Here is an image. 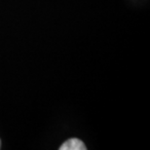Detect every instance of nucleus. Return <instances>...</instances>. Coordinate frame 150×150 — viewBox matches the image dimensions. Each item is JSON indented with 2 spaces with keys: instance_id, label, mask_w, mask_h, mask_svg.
<instances>
[{
  "instance_id": "obj_1",
  "label": "nucleus",
  "mask_w": 150,
  "mask_h": 150,
  "mask_svg": "<svg viewBox=\"0 0 150 150\" xmlns=\"http://www.w3.org/2000/svg\"><path fill=\"white\" fill-rule=\"evenodd\" d=\"M87 147L79 139H70L62 143L59 150H86Z\"/></svg>"
},
{
  "instance_id": "obj_2",
  "label": "nucleus",
  "mask_w": 150,
  "mask_h": 150,
  "mask_svg": "<svg viewBox=\"0 0 150 150\" xmlns=\"http://www.w3.org/2000/svg\"><path fill=\"white\" fill-rule=\"evenodd\" d=\"M0 146H1V140H0Z\"/></svg>"
}]
</instances>
